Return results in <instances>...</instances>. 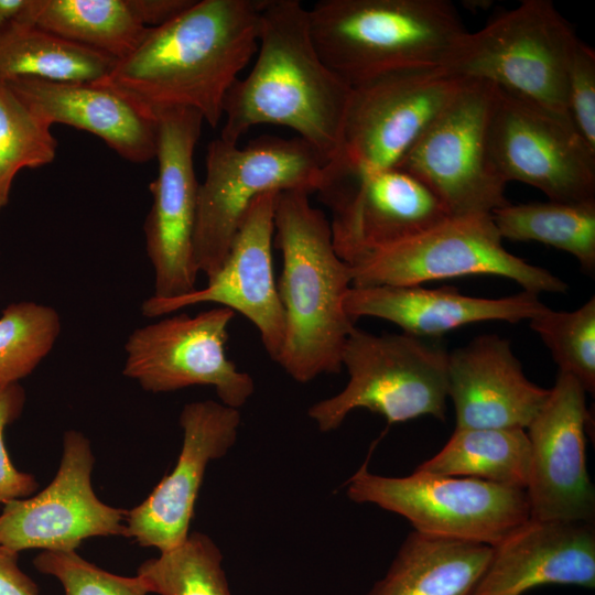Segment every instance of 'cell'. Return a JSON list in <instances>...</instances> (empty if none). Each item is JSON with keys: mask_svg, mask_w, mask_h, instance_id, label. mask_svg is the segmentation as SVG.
Listing matches in <instances>:
<instances>
[{"mask_svg": "<svg viewBox=\"0 0 595 595\" xmlns=\"http://www.w3.org/2000/svg\"><path fill=\"white\" fill-rule=\"evenodd\" d=\"M262 2L196 0L170 22L149 29L97 83L153 115L188 108L216 127L229 88L258 51Z\"/></svg>", "mask_w": 595, "mask_h": 595, "instance_id": "6da1fadb", "label": "cell"}, {"mask_svg": "<svg viewBox=\"0 0 595 595\" xmlns=\"http://www.w3.org/2000/svg\"><path fill=\"white\" fill-rule=\"evenodd\" d=\"M256 63L229 88L219 138L237 143L250 128L279 125L331 162L340 145L351 87L320 56L300 0H263Z\"/></svg>", "mask_w": 595, "mask_h": 595, "instance_id": "7a4b0ae2", "label": "cell"}, {"mask_svg": "<svg viewBox=\"0 0 595 595\" xmlns=\"http://www.w3.org/2000/svg\"><path fill=\"white\" fill-rule=\"evenodd\" d=\"M309 194L282 191L274 205V244L283 261L277 285L285 321L275 363L301 383L340 371L344 346L356 327L343 305L350 268L336 253L329 220Z\"/></svg>", "mask_w": 595, "mask_h": 595, "instance_id": "3957f363", "label": "cell"}, {"mask_svg": "<svg viewBox=\"0 0 595 595\" xmlns=\"http://www.w3.org/2000/svg\"><path fill=\"white\" fill-rule=\"evenodd\" d=\"M307 11L320 56L350 87L446 68L468 32L445 0H321Z\"/></svg>", "mask_w": 595, "mask_h": 595, "instance_id": "277c9868", "label": "cell"}, {"mask_svg": "<svg viewBox=\"0 0 595 595\" xmlns=\"http://www.w3.org/2000/svg\"><path fill=\"white\" fill-rule=\"evenodd\" d=\"M205 177L198 186L194 257L207 281L221 267L240 223L261 194L317 192L326 160L299 137L263 136L245 148L219 137L207 147Z\"/></svg>", "mask_w": 595, "mask_h": 595, "instance_id": "5b68a950", "label": "cell"}, {"mask_svg": "<svg viewBox=\"0 0 595 595\" xmlns=\"http://www.w3.org/2000/svg\"><path fill=\"white\" fill-rule=\"evenodd\" d=\"M448 351L439 343L405 333L375 335L355 327L342 354L348 382L337 394L307 410L321 432L342 425L356 409L389 423L431 415L445 419Z\"/></svg>", "mask_w": 595, "mask_h": 595, "instance_id": "8992f818", "label": "cell"}, {"mask_svg": "<svg viewBox=\"0 0 595 595\" xmlns=\"http://www.w3.org/2000/svg\"><path fill=\"white\" fill-rule=\"evenodd\" d=\"M578 41L551 1L524 0L479 31L467 32L445 69L570 118L567 76Z\"/></svg>", "mask_w": 595, "mask_h": 595, "instance_id": "52a82bcc", "label": "cell"}, {"mask_svg": "<svg viewBox=\"0 0 595 595\" xmlns=\"http://www.w3.org/2000/svg\"><path fill=\"white\" fill-rule=\"evenodd\" d=\"M346 495L405 518L421 534L490 547L531 517L522 488L416 469L389 477L363 465L348 480Z\"/></svg>", "mask_w": 595, "mask_h": 595, "instance_id": "ba28073f", "label": "cell"}, {"mask_svg": "<svg viewBox=\"0 0 595 595\" xmlns=\"http://www.w3.org/2000/svg\"><path fill=\"white\" fill-rule=\"evenodd\" d=\"M496 85L464 78L396 167L420 180L451 217L491 215L508 204L488 153Z\"/></svg>", "mask_w": 595, "mask_h": 595, "instance_id": "9c48e42d", "label": "cell"}, {"mask_svg": "<svg viewBox=\"0 0 595 595\" xmlns=\"http://www.w3.org/2000/svg\"><path fill=\"white\" fill-rule=\"evenodd\" d=\"M351 286L421 285L433 280L490 274L523 291L564 293L567 284L502 245L491 215L448 217L426 231L349 266Z\"/></svg>", "mask_w": 595, "mask_h": 595, "instance_id": "30bf717a", "label": "cell"}, {"mask_svg": "<svg viewBox=\"0 0 595 595\" xmlns=\"http://www.w3.org/2000/svg\"><path fill=\"white\" fill-rule=\"evenodd\" d=\"M464 78L445 68L399 72L351 87L339 150L324 178L396 167Z\"/></svg>", "mask_w": 595, "mask_h": 595, "instance_id": "8fae6325", "label": "cell"}, {"mask_svg": "<svg viewBox=\"0 0 595 595\" xmlns=\"http://www.w3.org/2000/svg\"><path fill=\"white\" fill-rule=\"evenodd\" d=\"M496 87L487 144L500 178L534 186L552 202L595 201V150L572 120Z\"/></svg>", "mask_w": 595, "mask_h": 595, "instance_id": "7c38bea8", "label": "cell"}, {"mask_svg": "<svg viewBox=\"0 0 595 595\" xmlns=\"http://www.w3.org/2000/svg\"><path fill=\"white\" fill-rule=\"evenodd\" d=\"M230 309L175 314L134 329L125 344L122 374L149 392L213 387L219 402L239 409L253 394L252 377L226 353Z\"/></svg>", "mask_w": 595, "mask_h": 595, "instance_id": "4fadbf2b", "label": "cell"}, {"mask_svg": "<svg viewBox=\"0 0 595 595\" xmlns=\"http://www.w3.org/2000/svg\"><path fill=\"white\" fill-rule=\"evenodd\" d=\"M155 116L158 175L149 186L152 205L143 231L154 272L152 296L174 299L197 289L194 232L199 183L194 150L204 119L188 108L166 109Z\"/></svg>", "mask_w": 595, "mask_h": 595, "instance_id": "5bb4252c", "label": "cell"}, {"mask_svg": "<svg viewBox=\"0 0 595 595\" xmlns=\"http://www.w3.org/2000/svg\"><path fill=\"white\" fill-rule=\"evenodd\" d=\"M95 457L89 440L68 430L53 480L41 491L11 500L0 512V547L74 552L86 539L123 536L127 510L101 501L94 491Z\"/></svg>", "mask_w": 595, "mask_h": 595, "instance_id": "9a60e30c", "label": "cell"}, {"mask_svg": "<svg viewBox=\"0 0 595 595\" xmlns=\"http://www.w3.org/2000/svg\"><path fill=\"white\" fill-rule=\"evenodd\" d=\"M317 192L332 214L334 249L348 266L451 217L420 180L398 167L329 177Z\"/></svg>", "mask_w": 595, "mask_h": 595, "instance_id": "2e32d148", "label": "cell"}, {"mask_svg": "<svg viewBox=\"0 0 595 595\" xmlns=\"http://www.w3.org/2000/svg\"><path fill=\"white\" fill-rule=\"evenodd\" d=\"M585 393L575 378L559 372L545 403L526 429L530 444L526 494L533 518L594 521L595 490L586 467Z\"/></svg>", "mask_w": 595, "mask_h": 595, "instance_id": "e0dca14e", "label": "cell"}, {"mask_svg": "<svg viewBox=\"0 0 595 595\" xmlns=\"http://www.w3.org/2000/svg\"><path fill=\"white\" fill-rule=\"evenodd\" d=\"M278 193H263L251 203L221 267L205 288L174 299L150 296L142 303V314L156 317L201 303L230 309L256 326L267 354L277 361L285 335L272 259Z\"/></svg>", "mask_w": 595, "mask_h": 595, "instance_id": "ac0fdd59", "label": "cell"}, {"mask_svg": "<svg viewBox=\"0 0 595 595\" xmlns=\"http://www.w3.org/2000/svg\"><path fill=\"white\" fill-rule=\"evenodd\" d=\"M240 422L239 409L219 401L186 403L180 413L183 443L177 462L140 505L127 511L125 537L159 553L183 543L206 468L235 445Z\"/></svg>", "mask_w": 595, "mask_h": 595, "instance_id": "d6986e66", "label": "cell"}, {"mask_svg": "<svg viewBox=\"0 0 595 595\" xmlns=\"http://www.w3.org/2000/svg\"><path fill=\"white\" fill-rule=\"evenodd\" d=\"M542 585L595 587L593 522L528 518L491 547L472 595H522Z\"/></svg>", "mask_w": 595, "mask_h": 595, "instance_id": "ffe728a7", "label": "cell"}, {"mask_svg": "<svg viewBox=\"0 0 595 595\" xmlns=\"http://www.w3.org/2000/svg\"><path fill=\"white\" fill-rule=\"evenodd\" d=\"M549 394L550 389L526 377L506 338L482 335L448 351L447 398L455 429L526 430Z\"/></svg>", "mask_w": 595, "mask_h": 595, "instance_id": "44dd1931", "label": "cell"}, {"mask_svg": "<svg viewBox=\"0 0 595 595\" xmlns=\"http://www.w3.org/2000/svg\"><path fill=\"white\" fill-rule=\"evenodd\" d=\"M40 118L101 139L132 163L156 155L158 119L115 88L97 82H56L20 77L4 82Z\"/></svg>", "mask_w": 595, "mask_h": 595, "instance_id": "7402d4cb", "label": "cell"}, {"mask_svg": "<svg viewBox=\"0 0 595 595\" xmlns=\"http://www.w3.org/2000/svg\"><path fill=\"white\" fill-rule=\"evenodd\" d=\"M343 305L354 322L364 316L382 318L405 334L429 339L485 321H529L548 307L539 294L528 291L486 299L465 295L448 285L350 286Z\"/></svg>", "mask_w": 595, "mask_h": 595, "instance_id": "603a6c76", "label": "cell"}, {"mask_svg": "<svg viewBox=\"0 0 595 595\" xmlns=\"http://www.w3.org/2000/svg\"><path fill=\"white\" fill-rule=\"evenodd\" d=\"M490 558V545L412 531L367 595H472Z\"/></svg>", "mask_w": 595, "mask_h": 595, "instance_id": "cb8c5ba5", "label": "cell"}, {"mask_svg": "<svg viewBox=\"0 0 595 595\" xmlns=\"http://www.w3.org/2000/svg\"><path fill=\"white\" fill-rule=\"evenodd\" d=\"M21 21L116 61L131 54L149 30L130 0H31Z\"/></svg>", "mask_w": 595, "mask_h": 595, "instance_id": "d4e9b609", "label": "cell"}, {"mask_svg": "<svg viewBox=\"0 0 595 595\" xmlns=\"http://www.w3.org/2000/svg\"><path fill=\"white\" fill-rule=\"evenodd\" d=\"M116 60L65 40L26 21L0 31V82L34 77L56 82H97Z\"/></svg>", "mask_w": 595, "mask_h": 595, "instance_id": "484cf974", "label": "cell"}, {"mask_svg": "<svg viewBox=\"0 0 595 595\" xmlns=\"http://www.w3.org/2000/svg\"><path fill=\"white\" fill-rule=\"evenodd\" d=\"M530 444L522 429H455L446 444L415 469L477 478L526 490Z\"/></svg>", "mask_w": 595, "mask_h": 595, "instance_id": "4316f807", "label": "cell"}, {"mask_svg": "<svg viewBox=\"0 0 595 595\" xmlns=\"http://www.w3.org/2000/svg\"><path fill=\"white\" fill-rule=\"evenodd\" d=\"M491 218L504 239L538 241L563 250L595 274V201L507 204Z\"/></svg>", "mask_w": 595, "mask_h": 595, "instance_id": "83f0119b", "label": "cell"}, {"mask_svg": "<svg viewBox=\"0 0 595 595\" xmlns=\"http://www.w3.org/2000/svg\"><path fill=\"white\" fill-rule=\"evenodd\" d=\"M137 575L150 594L231 595L219 548L197 531L178 547L144 561Z\"/></svg>", "mask_w": 595, "mask_h": 595, "instance_id": "f1b7e54d", "label": "cell"}, {"mask_svg": "<svg viewBox=\"0 0 595 595\" xmlns=\"http://www.w3.org/2000/svg\"><path fill=\"white\" fill-rule=\"evenodd\" d=\"M51 127L0 82V210L8 205L21 170L54 161L58 143Z\"/></svg>", "mask_w": 595, "mask_h": 595, "instance_id": "f546056e", "label": "cell"}, {"mask_svg": "<svg viewBox=\"0 0 595 595\" xmlns=\"http://www.w3.org/2000/svg\"><path fill=\"white\" fill-rule=\"evenodd\" d=\"M57 311L22 301L9 304L0 316V385L19 383L51 353L61 334Z\"/></svg>", "mask_w": 595, "mask_h": 595, "instance_id": "4dcf8cb0", "label": "cell"}, {"mask_svg": "<svg viewBox=\"0 0 595 595\" xmlns=\"http://www.w3.org/2000/svg\"><path fill=\"white\" fill-rule=\"evenodd\" d=\"M530 327L549 348L559 372L575 378L585 392L595 391V298L574 311L547 307Z\"/></svg>", "mask_w": 595, "mask_h": 595, "instance_id": "1f68e13d", "label": "cell"}, {"mask_svg": "<svg viewBox=\"0 0 595 595\" xmlns=\"http://www.w3.org/2000/svg\"><path fill=\"white\" fill-rule=\"evenodd\" d=\"M33 564L35 569L60 581L63 595H149L138 575L110 573L74 552L42 551Z\"/></svg>", "mask_w": 595, "mask_h": 595, "instance_id": "d6a6232c", "label": "cell"}, {"mask_svg": "<svg viewBox=\"0 0 595 595\" xmlns=\"http://www.w3.org/2000/svg\"><path fill=\"white\" fill-rule=\"evenodd\" d=\"M567 111L577 132L595 150V52L581 40L569 69Z\"/></svg>", "mask_w": 595, "mask_h": 595, "instance_id": "836d02e7", "label": "cell"}, {"mask_svg": "<svg viewBox=\"0 0 595 595\" xmlns=\"http://www.w3.org/2000/svg\"><path fill=\"white\" fill-rule=\"evenodd\" d=\"M25 392L20 383L0 385V504L33 495L39 484L30 473L19 470L8 454L4 430L22 413Z\"/></svg>", "mask_w": 595, "mask_h": 595, "instance_id": "e575fe53", "label": "cell"}, {"mask_svg": "<svg viewBox=\"0 0 595 595\" xmlns=\"http://www.w3.org/2000/svg\"><path fill=\"white\" fill-rule=\"evenodd\" d=\"M196 0H130L138 19L147 29L159 28L187 10Z\"/></svg>", "mask_w": 595, "mask_h": 595, "instance_id": "d590c367", "label": "cell"}, {"mask_svg": "<svg viewBox=\"0 0 595 595\" xmlns=\"http://www.w3.org/2000/svg\"><path fill=\"white\" fill-rule=\"evenodd\" d=\"M18 553L0 547V595H39V588L18 565Z\"/></svg>", "mask_w": 595, "mask_h": 595, "instance_id": "8d00e7d4", "label": "cell"}, {"mask_svg": "<svg viewBox=\"0 0 595 595\" xmlns=\"http://www.w3.org/2000/svg\"><path fill=\"white\" fill-rule=\"evenodd\" d=\"M31 0H0V31L23 19Z\"/></svg>", "mask_w": 595, "mask_h": 595, "instance_id": "74e56055", "label": "cell"}]
</instances>
